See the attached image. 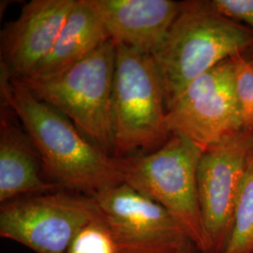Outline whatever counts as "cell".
<instances>
[{
  "label": "cell",
  "mask_w": 253,
  "mask_h": 253,
  "mask_svg": "<svg viewBox=\"0 0 253 253\" xmlns=\"http://www.w3.org/2000/svg\"><path fill=\"white\" fill-rule=\"evenodd\" d=\"M1 101L27 131L47 180L60 190L95 196L123 183L117 160L100 150L73 122L1 68Z\"/></svg>",
  "instance_id": "1"
},
{
  "label": "cell",
  "mask_w": 253,
  "mask_h": 253,
  "mask_svg": "<svg viewBox=\"0 0 253 253\" xmlns=\"http://www.w3.org/2000/svg\"><path fill=\"white\" fill-rule=\"evenodd\" d=\"M240 54L253 55V28L228 18L210 0L183 1L169 32L151 54L167 109L201 75Z\"/></svg>",
  "instance_id": "2"
},
{
  "label": "cell",
  "mask_w": 253,
  "mask_h": 253,
  "mask_svg": "<svg viewBox=\"0 0 253 253\" xmlns=\"http://www.w3.org/2000/svg\"><path fill=\"white\" fill-rule=\"evenodd\" d=\"M204 150L188 138L172 134L153 152L116 159L123 183L168 210L199 253L208 247L197 189Z\"/></svg>",
  "instance_id": "3"
},
{
  "label": "cell",
  "mask_w": 253,
  "mask_h": 253,
  "mask_svg": "<svg viewBox=\"0 0 253 253\" xmlns=\"http://www.w3.org/2000/svg\"><path fill=\"white\" fill-rule=\"evenodd\" d=\"M116 45L113 157L123 159L153 152L169 140L171 133L163 83L152 55Z\"/></svg>",
  "instance_id": "4"
},
{
  "label": "cell",
  "mask_w": 253,
  "mask_h": 253,
  "mask_svg": "<svg viewBox=\"0 0 253 253\" xmlns=\"http://www.w3.org/2000/svg\"><path fill=\"white\" fill-rule=\"evenodd\" d=\"M117 45L109 40L67 72L50 79H22L37 97L59 110L105 154L115 149L113 89ZM114 158V157H113Z\"/></svg>",
  "instance_id": "5"
},
{
  "label": "cell",
  "mask_w": 253,
  "mask_h": 253,
  "mask_svg": "<svg viewBox=\"0 0 253 253\" xmlns=\"http://www.w3.org/2000/svg\"><path fill=\"white\" fill-rule=\"evenodd\" d=\"M93 196L54 190L1 204L0 236L36 253H68L82 228L100 217Z\"/></svg>",
  "instance_id": "6"
},
{
  "label": "cell",
  "mask_w": 253,
  "mask_h": 253,
  "mask_svg": "<svg viewBox=\"0 0 253 253\" xmlns=\"http://www.w3.org/2000/svg\"><path fill=\"white\" fill-rule=\"evenodd\" d=\"M253 154V130L244 127L208 145L202 154L197 189L208 242L206 253H221L226 247Z\"/></svg>",
  "instance_id": "7"
},
{
  "label": "cell",
  "mask_w": 253,
  "mask_h": 253,
  "mask_svg": "<svg viewBox=\"0 0 253 253\" xmlns=\"http://www.w3.org/2000/svg\"><path fill=\"white\" fill-rule=\"evenodd\" d=\"M167 126L206 149L242 129L233 58L201 75L167 109Z\"/></svg>",
  "instance_id": "8"
},
{
  "label": "cell",
  "mask_w": 253,
  "mask_h": 253,
  "mask_svg": "<svg viewBox=\"0 0 253 253\" xmlns=\"http://www.w3.org/2000/svg\"><path fill=\"white\" fill-rule=\"evenodd\" d=\"M93 197L120 253H175L189 239L168 210L125 183Z\"/></svg>",
  "instance_id": "9"
},
{
  "label": "cell",
  "mask_w": 253,
  "mask_h": 253,
  "mask_svg": "<svg viewBox=\"0 0 253 253\" xmlns=\"http://www.w3.org/2000/svg\"><path fill=\"white\" fill-rule=\"evenodd\" d=\"M75 0H32L1 32V68L17 78L30 76L53 49Z\"/></svg>",
  "instance_id": "10"
},
{
  "label": "cell",
  "mask_w": 253,
  "mask_h": 253,
  "mask_svg": "<svg viewBox=\"0 0 253 253\" xmlns=\"http://www.w3.org/2000/svg\"><path fill=\"white\" fill-rule=\"evenodd\" d=\"M110 40L152 54L177 17L182 2L172 0H90Z\"/></svg>",
  "instance_id": "11"
},
{
  "label": "cell",
  "mask_w": 253,
  "mask_h": 253,
  "mask_svg": "<svg viewBox=\"0 0 253 253\" xmlns=\"http://www.w3.org/2000/svg\"><path fill=\"white\" fill-rule=\"evenodd\" d=\"M60 189L44 177L40 156L9 106L0 110V203Z\"/></svg>",
  "instance_id": "12"
},
{
  "label": "cell",
  "mask_w": 253,
  "mask_h": 253,
  "mask_svg": "<svg viewBox=\"0 0 253 253\" xmlns=\"http://www.w3.org/2000/svg\"><path fill=\"white\" fill-rule=\"evenodd\" d=\"M109 40L106 28L90 0H75L50 54L27 78L46 80L56 77Z\"/></svg>",
  "instance_id": "13"
},
{
  "label": "cell",
  "mask_w": 253,
  "mask_h": 253,
  "mask_svg": "<svg viewBox=\"0 0 253 253\" xmlns=\"http://www.w3.org/2000/svg\"><path fill=\"white\" fill-rule=\"evenodd\" d=\"M221 253H253V154L237 200L231 235Z\"/></svg>",
  "instance_id": "14"
},
{
  "label": "cell",
  "mask_w": 253,
  "mask_h": 253,
  "mask_svg": "<svg viewBox=\"0 0 253 253\" xmlns=\"http://www.w3.org/2000/svg\"><path fill=\"white\" fill-rule=\"evenodd\" d=\"M235 89L244 128L253 130V55L236 54Z\"/></svg>",
  "instance_id": "15"
},
{
  "label": "cell",
  "mask_w": 253,
  "mask_h": 253,
  "mask_svg": "<svg viewBox=\"0 0 253 253\" xmlns=\"http://www.w3.org/2000/svg\"><path fill=\"white\" fill-rule=\"evenodd\" d=\"M68 253H120L108 227L101 218H95L83 227L74 237Z\"/></svg>",
  "instance_id": "16"
},
{
  "label": "cell",
  "mask_w": 253,
  "mask_h": 253,
  "mask_svg": "<svg viewBox=\"0 0 253 253\" xmlns=\"http://www.w3.org/2000/svg\"><path fill=\"white\" fill-rule=\"evenodd\" d=\"M216 9L238 23L253 28V0H210Z\"/></svg>",
  "instance_id": "17"
},
{
  "label": "cell",
  "mask_w": 253,
  "mask_h": 253,
  "mask_svg": "<svg viewBox=\"0 0 253 253\" xmlns=\"http://www.w3.org/2000/svg\"><path fill=\"white\" fill-rule=\"evenodd\" d=\"M175 253H199L196 247L194 244L190 241V239L186 240L180 248L178 249V251Z\"/></svg>",
  "instance_id": "18"
}]
</instances>
